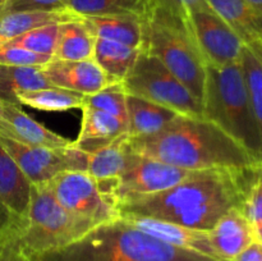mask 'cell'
I'll return each mask as SVG.
<instances>
[{
	"instance_id": "4316f807",
	"label": "cell",
	"mask_w": 262,
	"mask_h": 261,
	"mask_svg": "<svg viewBox=\"0 0 262 261\" xmlns=\"http://www.w3.org/2000/svg\"><path fill=\"white\" fill-rule=\"evenodd\" d=\"M84 95L61 87L50 86L33 91L18 92L15 95L18 105L33 107L42 112H67L81 109Z\"/></svg>"
},
{
	"instance_id": "83f0119b",
	"label": "cell",
	"mask_w": 262,
	"mask_h": 261,
	"mask_svg": "<svg viewBox=\"0 0 262 261\" xmlns=\"http://www.w3.org/2000/svg\"><path fill=\"white\" fill-rule=\"evenodd\" d=\"M151 0H68L67 8L79 17L132 14L142 18Z\"/></svg>"
},
{
	"instance_id": "f546056e",
	"label": "cell",
	"mask_w": 262,
	"mask_h": 261,
	"mask_svg": "<svg viewBox=\"0 0 262 261\" xmlns=\"http://www.w3.org/2000/svg\"><path fill=\"white\" fill-rule=\"evenodd\" d=\"M59 25L60 23H54V25H46L42 27L33 28L13 40L8 41L5 44L19 46V48L27 49L33 53L42 54V55L54 56L56 42H58L59 36Z\"/></svg>"
},
{
	"instance_id": "d6a6232c",
	"label": "cell",
	"mask_w": 262,
	"mask_h": 261,
	"mask_svg": "<svg viewBox=\"0 0 262 261\" xmlns=\"http://www.w3.org/2000/svg\"><path fill=\"white\" fill-rule=\"evenodd\" d=\"M68 0H7L0 7V14L19 10H56L67 8Z\"/></svg>"
},
{
	"instance_id": "ba28073f",
	"label": "cell",
	"mask_w": 262,
	"mask_h": 261,
	"mask_svg": "<svg viewBox=\"0 0 262 261\" xmlns=\"http://www.w3.org/2000/svg\"><path fill=\"white\" fill-rule=\"evenodd\" d=\"M49 183L54 196L67 211L89 220L95 227L120 217L114 199L87 171H63Z\"/></svg>"
},
{
	"instance_id": "cb8c5ba5",
	"label": "cell",
	"mask_w": 262,
	"mask_h": 261,
	"mask_svg": "<svg viewBox=\"0 0 262 261\" xmlns=\"http://www.w3.org/2000/svg\"><path fill=\"white\" fill-rule=\"evenodd\" d=\"M50 86L53 84L46 79L42 66H0V99L3 101L18 105L15 99L18 92L33 91Z\"/></svg>"
},
{
	"instance_id": "484cf974",
	"label": "cell",
	"mask_w": 262,
	"mask_h": 261,
	"mask_svg": "<svg viewBox=\"0 0 262 261\" xmlns=\"http://www.w3.org/2000/svg\"><path fill=\"white\" fill-rule=\"evenodd\" d=\"M241 66L245 74L251 105L261 141L262 156V44L260 40L245 44L241 55Z\"/></svg>"
},
{
	"instance_id": "e575fe53",
	"label": "cell",
	"mask_w": 262,
	"mask_h": 261,
	"mask_svg": "<svg viewBox=\"0 0 262 261\" xmlns=\"http://www.w3.org/2000/svg\"><path fill=\"white\" fill-rule=\"evenodd\" d=\"M232 261H262V242L255 240Z\"/></svg>"
},
{
	"instance_id": "d6986e66",
	"label": "cell",
	"mask_w": 262,
	"mask_h": 261,
	"mask_svg": "<svg viewBox=\"0 0 262 261\" xmlns=\"http://www.w3.org/2000/svg\"><path fill=\"white\" fill-rule=\"evenodd\" d=\"M82 18L95 37L114 41L129 48H142L143 20L138 15L115 14Z\"/></svg>"
},
{
	"instance_id": "7a4b0ae2",
	"label": "cell",
	"mask_w": 262,
	"mask_h": 261,
	"mask_svg": "<svg viewBox=\"0 0 262 261\" xmlns=\"http://www.w3.org/2000/svg\"><path fill=\"white\" fill-rule=\"evenodd\" d=\"M129 147L137 155L189 171L252 169L261 163L216 123L205 117L179 114L158 133L129 137Z\"/></svg>"
},
{
	"instance_id": "4dcf8cb0",
	"label": "cell",
	"mask_w": 262,
	"mask_h": 261,
	"mask_svg": "<svg viewBox=\"0 0 262 261\" xmlns=\"http://www.w3.org/2000/svg\"><path fill=\"white\" fill-rule=\"evenodd\" d=\"M242 210L255 230L256 240L262 242V177L257 170L247 189Z\"/></svg>"
},
{
	"instance_id": "9c48e42d",
	"label": "cell",
	"mask_w": 262,
	"mask_h": 261,
	"mask_svg": "<svg viewBox=\"0 0 262 261\" xmlns=\"http://www.w3.org/2000/svg\"><path fill=\"white\" fill-rule=\"evenodd\" d=\"M189 173L186 169L133 153L132 161L117 179L99 182L119 206L129 200L165 191L183 181Z\"/></svg>"
},
{
	"instance_id": "277c9868",
	"label": "cell",
	"mask_w": 262,
	"mask_h": 261,
	"mask_svg": "<svg viewBox=\"0 0 262 261\" xmlns=\"http://www.w3.org/2000/svg\"><path fill=\"white\" fill-rule=\"evenodd\" d=\"M142 50L156 56L202 104L206 63L192 37L188 19L160 7L142 17Z\"/></svg>"
},
{
	"instance_id": "7402d4cb",
	"label": "cell",
	"mask_w": 262,
	"mask_h": 261,
	"mask_svg": "<svg viewBox=\"0 0 262 261\" xmlns=\"http://www.w3.org/2000/svg\"><path fill=\"white\" fill-rule=\"evenodd\" d=\"M207 3L245 44L262 40V14L246 0H207Z\"/></svg>"
},
{
	"instance_id": "8992f818",
	"label": "cell",
	"mask_w": 262,
	"mask_h": 261,
	"mask_svg": "<svg viewBox=\"0 0 262 261\" xmlns=\"http://www.w3.org/2000/svg\"><path fill=\"white\" fill-rule=\"evenodd\" d=\"M94 228L91 222L74 216L59 204L49 182L32 184L25 229L10 246L27 257H36L76 242Z\"/></svg>"
},
{
	"instance_id": "44dd1931",
	"label": "cell",
	"mask_w": 262,
	"mask_h": 261,
	"mask_svg": "<svg viewBox=\"0 0 262 261\" xmlns=\"http://www.w3.org/2000/svg\"><path fill=\"white\" fill-rule=\"evenodd\" d=\"M69 8L56 10H19L0 14V45L33 30L54 23L79 19Z\"/></svg>"
},
{
	"instance_id": "9a60e30c",
	"label": "cell",
	"mask_w": 262,
	"mask_h": 261,
	"mask_svg": "<svg viewBox=\"0 0 262 261\" xmlns=\"http://www.w3.org/2000/svg\"><path fill=\"white\" fill-rule=\"evenodd\" d=\"M0 135L26 145L42 147H67L73 141L46 128L23 112L19 105L5 101L0 113Z\"/></svg>"
},
{
	"instance_id": "3957f363",
	"label": "cell",
	"mask_w": 262,
	"mask_h": 261,
	"mask_svg": "<svg viewBox=\"0 0 262 261\" xmlns=\"http://www.w3.org/2000/svg\"><path fill=\"white\" fill-rule=\"evenodd\" d=\"M30 258V257H28ZM31 261H219L168 245L119 219L102 223L76 242Z\"/></svg>"
},
{
	"instance_id": "5bb4252c",
	"label": "cell",
	"mask_w": 262,
	"mask_h": 261,
	"mask_svg": "<svg viewBox=\"0 0 262 261\" xmlns=\"http://www.w3.org/2000/svg\"><path fill=\"white\" fill-rule=\"evenodd\" d=\"M120 217L137 229L142 230L148 235H152L168 245L176 246V247L183 248V250L194 251L201 255L219 260L211 245V241H210L209 232L192 229V228L183 227V225L166 222V220L155 219V217L132 216V215Z\"/></svg>"
},
{
	"instance_id": "8fae6325",
	"label": "cell",
	"mask_w": 262,
	"mask_h": 261,
	"mask_svg": "<svg viewBox=\"0 0 262 261\" xmlns=\"http://www.w3.org/2000/svg\"><path fill=\"white\" fill-rule=\"evenodd\" d=\"M188 25L205 63L223 67L239 61L245 41L209 4L192 10Z\"/></svg>"
},
{
	"instance_id": "74e56055",
	"label": "cell",
	"mask_w": 262,
	"mask_h": 261,
	"mask_svg": "<svg viewBox=\"0 0 262 261\" xmlns=\"http://www.w3.org/2000/svg\"><path fill=\"white\" fill-rule=\"evenodd\" d=\"M257 171H258V174H260V176L262 177V161L260 164H258V166H257Z\"/></svg>"
},
{
	"instance_id": "e0dca14e",
	"label": "cell",
	"mask_w": 262,
	"mask_h": 261,
	"mask_svg": "<svg viewBox=\"0 0 262 261\" xmlns=\"http://www.w3.org/2000/svg\"><path fill=\"white\" fill-rule=\"evenodd\" d=\"M81 110V128L77 138L71 143L73 147L90 153L127 133V123L124 120L91 107L83 106Z\"/></svg>"
},
{
	"instance_id": "2e32d148",
	"label": "cell",
	"mask_w": 262,
	"mask_h": 261,
	"mask_svg": "<svg viewBox=\"0 0 262 261\" xmlns=\"http://www.w3.org/2000/svg\"><path fill=\"white\" fill-rule=\"evenodd\" d=\"M209 237L220 261H232L256 240L255 230L242 207L232 209L220 217L209 230Z\"/></svg>"
},
{
	"instance_id": "ab89813d",
	"label": "cell",
	"mask_w": 262,
	"mask_h": 261,
	"mask_svg": "<svg viewBox=\"0 0 262 261\" xmlns=\"http://www.w3.org/2000/svg\"><path fill=\"white\" fill-rule=\"evenodd\" d=\"M5 2H7V0H0V7H2V5H3V4H4V3H5Z\"/></svg>"
},
{
	"instance_id": "f1b7e54d",
	"label": "cell",
	"mask_w": 262,
	"mask_h": 261,
	"mask_svg": "<svg viewBox=\"0 0 262 261\" xmlns=\"http://www.w3.org/2000/svg\"><path fill=\"white\" fill-rule=\"evenodd\" d=\"M101 110L127 123V94L122 83H115L92 95H84L82 107Z\"/></svg>"
},
{
	"instance_id": "6da1fadb",
	"label": "cell",
	"mask_w": 262,
	"mask_h": 261,
	"mask_svg": "<svg viewBox=\"0 0 262 261\" xmlns=\"http://www.w3.org/2000/svg\"><path fill=\"white\" fill-rule=\"evenodd\" d=\"M257 166L193 170L165 191L120 204L119 216L155 217L209 232L228 211L242 207Z\"/></svg>"
},
{
	"instance_id": "8d00e7d4",
	"label": "cell",
	"mask_w": 262,
	"mask_h": 261,
	"mask_svg": "<svg viewBox=\"0 0 262 261\" xmlns=\"http://www.w3.org/2000/svg\"><path fill=\"white\" fill-rule=\"evenodd\" d=\"M251 7L253 8L255 10H257L258 13L262 14V0H246Z\"/></svg>"
},
{
	"instance_id": "ffe728a7",
	"label": "cell",
	"mask_w": 262,
	"mask_h": 261,
	"mask_svg": "<svg viewBox=\"0 0 262 261\" xmlns=\"http://www.w3.org/2000/svg\"><path fill=\"white\" fill-rule=\"evenodd\" d=\"M178 115L168 107L127 95V133L130 138L158 133Z\"/></svg>"
},
{
	"instance_id": "d590c367",
	"label": "cell",
	"mask_w": 262,
	"mask_h": 261,
	"mask_svg": "<svg viewBox=\"0 0 262 261\" xmlns=\"http://www.w3.org/2000/svg\"><path fill=\"white\" fill-rule=\"evenodd\" d=\"M0 261H31L14 246H3L0 247Z\"/></svg>"
},
{
	"instance_id": "30bf717a",
	"label": "cell",
	"mask_w": 262,
	"mask_h": 261,
	"mask_svg": "<svg viewBox=\"0 0 262 261\" xmlns=\"http://www.w3.org/2000/svg\"><path fill=\"white\" fill-rule=\"evenodd\" d=\"M0 145L32 184L45 183L63 171H86L89 155L72 145L42 147L18 142L0 135Z\"/></svg>"
},
{
	"instance_id": "ac0fdd59",
	"label": "cell",
	"mask_w": 262,
	"mask_h": 261,
	"mask_svg": "<svg viewBox=\"0 0 262 261\" xmlns=\"http://www.w3.org/2000/svg\"><path fill=\"white\" fill-rule=\"evenodd\" d=\"M87 173L97 181L117 179L132 161L128 133L87 153Z\"/></svg>"
},
{
	"instance_id": "52a82bcc",
	"label": "cell",
	"mask_w": 262,
	"mask_h": 261,
	"mask_svg": "<svg viewBox=\"0 0 262 261\" xmlns=\"http://www.w3.org/2000/svg\"><path fill=\"white\" fill-rule=\"evenodd\" d=\"M120 83L127 95L152 101L178 114L204 117L201 101L156 56L142 49L133 68Z\"/></svg>"
},
{
	"instance_id": "4fadbf2b",
	"label": "cell",
	"mask_w": 262,
	"mask_h": 261,
	"mask_svg": "<svg viewBox=\"0 0 262 261\" xmlns=\"http://www.w3.org/2000/svg\"><path fill=\"white\" fill-rule=\"evenodd\" d=\"M46 79L53 86L79 92L82 95H92L112 84L113 81L104 69L94 60H56L51 59L42 66Z\"/></svg>"
},
{
	"instance_id": "f35d334b",
	"label": "cell",
	"mask_w": 262,
	"mask_h": 261,
	"mask_svg": "<svg viewBox=\"0 0 262 261\" xmlns=\"http://www.w3.org/2000/svg\"><path fill=\"white\" fill-rule=\"evenodd\" d=\"M3 104H4V101H3V100L0 99V113H2V109H3Z\"/></svg>"
},
{
	"instance_id": "d4e9b609",
	"label": "cell",
	"mask_w": 262,
	"mask_h": 261,
	"mask_svg": "<svg viewBox=\"0 0 262 261\" xmlns=\"http://www.w3.org/2000/svg\"><path fill=\"white\" fill-rule=\"evenodd\" d=\"M140 53L141 49L96 37L94 60L113 81L120 83L133 68Z\"/></svg>"
},
{
	"instance_id": "603a6c76",
	"label": "cell",
	"mask_w": 262,
	"mask_h": 261,
	"mask_svg": "<svg viewBox=\"0 0 262 261\" xmlns=\"http://www.w3.org/2000/svg\"><path fill=\"white\" fill-rule=\"evenodd\" d=\"M96 37L83 18L59 25V36L53 59L87 60L94 59Z\"/></svg>"
},
{
	"instance_id": "5b68a950",
	"label": "cell",
	"mask_w": 262,
	"mask_h": 261,
	"mask_svg": "<svg viewBox=\"0 0 262 261\" xmlns=\"http://www.w3.org/2000/svg\"><path fill=\"white\" fill-rule=\"evenodd\" d=\"M202 110L205 118L216 123L262 161L260 133L241 61L223 67L206 64Z\"/></svg>"
},
{
	"instance_id": "7c38bea8",
	"label": "cell",
	"mask_w": 262,
	"mask_h": 261,
	"mask_svg": "<svg viewBox=\"0 0 262 261\" xmlns=\"http://www.w3.org/2000/svg\"><path fill=\"white\" fill-rule=\"evenodd\" d=\"M31 187L32 183L0 145V247L13 245L25 229Z\"/></svg>"
},
{
	"instance_id": "1f68e13d",
	"label": "cell",
	"mask_w": 262,
	"mask_h": 261,
	"mask_svg": "<svg viewBox=\"0 0 262 261\" xmlns=\"http://www.w3.org/2000/svg\"><path fill=\"white\" fill-rule=\"evenodd\" d=\"M51 59H53V56L33 53V51L27 50V49L10 45V44H2L0 45V66L41 67L49 63Z\"/></svg>"
},
{
	"instance_id": "60d3db41",
	"label": "cell",
	"mask_w": 262,
	"mask_h": 261,
	"mask_svg": "<svg viewBox=\"0 0 262 261\" xmlns=\"http://www.w3.org/2000/svg\"><path fill=\"white\" fill-rule=\"evenodd\" d=\"M260 41H261V44H262V40H260Z\"/></svg>"
},
{
	"instance_id": "836d02e7",
	"label": "cell",
	"mask_w": 262,
	"mask_h": 261,
	"mask_svg": "<svg viewBox=\"0 0 262 261\" xmlns=\"http://www.w3.org/2000/svg\"><path fill=\"white\" fill-rule=\"evenodd\" d=\"M207 4V0H151L150 7L164 8L188 19V14L192 10Z\"/></svg>"
}]
</instances>
